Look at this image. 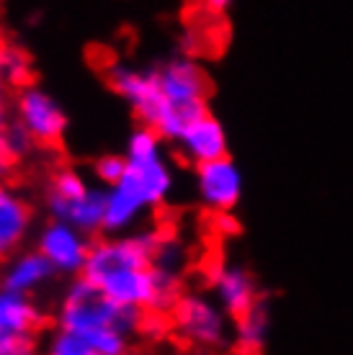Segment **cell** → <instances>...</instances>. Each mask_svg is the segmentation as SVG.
Wrapping results in <instances>:
<instances>
[{
	"instance_id": "ac0fdd59",
	"label": "cell",
	"mask_w": 353,
	"mask_h": 355,
	"mask_svg": "<svg viewBox=\"0 0 353 355\" xmlns=\"http://www.w3.org/2000/svg\"><path fill=\"white\" fill-rule=\"evenodd\" d=\"M42 355H101V353H98L90 343H85L80 335L57 327L52 335H49V340L44 343Z\"/></svg>"
},
{
	"instance_id": "5bb4252c",
	"label": "cell",
	"mask_w": 353,
	"mask_h": 355,
	"mask_svg": "<svg viewBox=\"0 0 353 355\" xmlns=\"http://www.w3.org/2000/svg\"><path fill=\"white\" fill-rule=\"evenodd\" d=\"M271 332V309L268 304L261 302L232 320V350L235 355H263L265 343Z\"/></svg>"
},
{
	"instance_id": "d6986e66",
	"label": "cell",
	"mask_w": 353,
	"mask_h": 355,
	"mask_svg": "<svg viewBox=\"0 0 353 355\" xmlns=\"http://www.w3.org/2000/svg\"><path fill=\"white\" fill-rule=\"evenodd\" d=\"M126 173V157H119V155H106L96 162V175L101 183H106L108 188L116 186L119 180Z\"/></svg>"
},
{
	"instance_id": "8992f818",
	"label": "cell",
	"mask_w": 353,
	"mask_h": 355,
	"mask_svg": "<svg viewBox=\"0 0 353 355\" xmlns=\"http://www.w3.org/2000/svg\"><path fill=\"white\" fill-rule=\"evenodd\" d=\"M13 111H16V121L34 137L36 144L57 147L62 142L65 129H67V119L49 93H44L36 85L18 90Z\"/></svg>"
},
{
	"instance_id": "52a82bcc",
	"label": "cell",
	"mask_w": 353,
	"mask_h": 355,
	"mask_svg": "<svg viewBox=\"0 0 353 355\" xmlns=\"http://www.w3.org/2000/svg\"><path fill=\"white\" fill-rule=\"evenodd\" d=\"M108 85L132 106L142 126H155L160 111H163V90H160L158 67L155 70H140L129 64H114L108 70Z\"/></svg>"
},
{
	"instance_id": "44dd1931",
	"label": "cell",
	"mask_w": 353,
	"mask_h": 355,
	"mask_svg": "<svg viewBox=\"0 0 353 355\" xmlns=\"http://www.w3.org/2000/svg\"><path fill=\"white\" fill-rule=\"evenodd\" d=\"M0 355H36L34 338L26 335H10L0 329Z\"/></svg>"
},
{
	"instance_id": "8fae6325",
	"label": "cell",
	"mask_w": 353,
	"mask_h": 355,
	"mask_svg": "<svg viewBox=\"0 0 353 355\" xmlns=\"http://www.w3.org/2000/svg\"><path fill=\"white\" fill-rule=\"evenodd\" d=\"M173 144L178 147L181 157L191 165H204V162L227 157V134L220 119L212 114L194 121Z\"/></svg>"
},
{
	"instance_id": "5b68a950",
	"label": "cell",
	"mask_w": 353,
	"mask_h": 355,
	"mask_svg": "<svg viewBox=\"0 0 353 355\" xmlns=\"http://www.w3.org/2000/svg\"><path fill=\"white\" fill-rule=\"evenodd\" d=\"M170 329L181 343L199 350H220L232 343V317L212 293L183 291L168 314Z\"/></svg>"
},
{
	"instance_id": "ba28073f",
	"label": "cell",
	"mask_w": 353,
	"mask_h": 355,
	"mask_svg": "<svg viewBox=\"0 0 353 355\" xmlns=\"http://www.w3.org/2000/svg\"><path fill=\"white\" fill-rule=\"evenodd\" d=\"M196 196L212 214H232L243 196V173L227 157L196 165Z\"/></svg>"
},
{
	"instance_id": "e0dca14e",
	"label": "cell",
	"mask_w": 353,
	"mask_h": 355,
	"mask_svg": "<svg viewBox=\"0 0 353 355\" xmlns=\"http://www.w3.org/2000/svg\"><path fill=\"white\" fill-rule=\"evenodd\" d=\"M90 188L85 183V178L80 175L78 170L70 168V165H60V168L52 170L49 175V191H47V209L49 214H54L62 206L72 204L75 198L85 196Z\"/></svg>"
},
{
	"instance_id": "d4e9b609",
	"label": "cell",
	"mask_w": 353,
	"mask_h": 355,
	"mask_svg": "<svg viewBox=\"0 0 353 355\" xmlns=\"http://www.w3.org/2000/svg\"><path fill=\"white\" fill-rule=\"evenodd\" d=\"M181 355H217L214 350H199V347H188L186 353H181Z\"/></svg>"
},
{
	"instance_id": "30bf717a",
	"label": "cell",
	"mask_w": 353,
	"mask_h": 355,
	"mask_svg": "<svg viewBox=\"0 0 353 355\" xmlns=\"http://www.w3.org/2000/svg\"><path fill=\"white\" fill-rule=\"evenodd\" d=\"M209 288L222 309L230 314L232 320L245 314L261 302V288H258L256 275L238 263H217L209 273Z\"/></svg>"
},
{
	"instance_id": "9a60e30c",
	"label": "cell",
	"mask_w": 353,
	"mask_h": 355,
	"mask_svg": "<svg viewBox=\"0 0 353 355\" xmlns=\"http://www.w3.org/2000/svg\"><path fill=\"white\" fill-rule=\"evenodd\" d=\"M44 311L39 309L26 293L8 291L0 286V329L10 335H26L34 338L44 327Z\"/></svg>"
},
{
	"instance_id": "277c9868",
	"label": "cell",
	"mask_w": 353,
	"mask_h": 355,
	"mask_svg": "<svg viewBox=\"0 0 353 355\" xmlns=\"http://www.w3.org/2000/svg\"><path fill=\"white\" fill-rule=\"evenodd\" d=\"M163 137L150 126H140L126 144V173L119 180L145 209L160 206L173 191V170L168 165Z\"/></svg>"
},
{
	"instance_id": "7402d4cb",
	"label": "cell",
	"mask_w": 353,
	"mask_h": 355,
	"mask_svg": "<svg viewBox=\"0 0 353 355\" xmlns=\"http://www.w3.org/2000/svg\"><path fill=\"white\" fill-rule=\"evenodd\" d=\"M18 162H21V157H18L16 152L6 144V139L0 137V183H8V178L16 173Z\"/></svg>"
},
{
	"instance_id": "3957f363",
	"label": "cell",
	"mask_w": 353,
	"mask_h": 355,
	"mask_svg": "<svg viewBox=\"0 0 353 355\" xmlns=\"http://www.w3.org/2000/svg\"><path fill=\"white\" fill-rule=\"evenodd\" d=\"M160 90H163V111L155 121V132L165 142H176L188 126L209 114V80L194 60L176 57L158 67Z\"/></svg>"
},
{
	"instance_id": "cb8c5ba5",
	"label": "cell",
	"mask_w": 353,
	"mask_h": 355,
	"mask_svg": "<svg viewBox=\"0 0 353 355\" xmlns=\"http://www.w3.org/2000/svg\"><path fill=\"white\" fill-rule=\"evenodd\" d=\"M202 3H204V8L209 10L212 16H224L232 6V0H202Z\"/></svg>"
},
{
	"instance_id": "7a4b0ae2",
	"label": "cell",
	"mask_w": 353,
	"mask_h": 355,
	"mask_svg": "<svg viewBox=\"0 0 353 355\" xmlns=\"http://www.w3.org/2000/svg\"><path fill=\"white\" fill-rule=\"evenodd\" d=\"M147 311L122 306L98 286L75 278L57 311V327L75 332L101 355H129V340L142 332Z\"/></svg>"
},
{
	"instance_id": "ffe728a7",
	"label": "cell",
	"mask_w": 353,
	"mask_h": 355,
	"mask_svg": "<svg viewBox=\"0 0 353 355\" xmlns=\"http://www.w3.org/2000/svg\"><path fill=\"white\" fill-rule=\"evenodd\" d=\"M3 139H6V144H8L10 150L16 152V155L21 157V160H24L26 155H31V150L36 147L34 137H31V134H28L26 129H24V126L18 124L16 119H13V121H10V126L6 129V134H3Z\"/></svg>"
},
{
	"instance_id": "4fadbf2b",
	"label": "cell",
	"mask_w": 353,
	"mask_h": 355,
	"mask_svg": "<svg viewBox=\"0 0 353 355\" xmlns=\"http://www.w3.org/2000/svg\"><path fill=\"white\" fill-rule=\"evenodd\" d=\"M52 275L54 268L49 266V260L39 250H31V252L26 250V252H18V255L8 258V263L3 268V275H0V286L8 288V291H18L28 296L44 281H49Z\"/></svg>"
},
{
	"instance_id": "603a6c76",
	"label": "cell",
	"mask_w": 353,
	"mask_h": 355,
	"mask_svg": "<svg viewBox=\"0 0 353 355\" xmlns=\"http://www.w3.org/2000/svg\"><path fill=\"white\" fill-rule=\"evenodd\" d=\"M10 106H8V96H6V90L0 88V137L6 134V129L10 126Z\"/></svg>"
},
{
	"instance_id": "9c48e42d",
	"label": "cell",
	"mask_w": 353,
	"mask_h": 355,
	"mask_svg": "<svg viewBox=\"0 0 353 355\" xmlns=\"http://www.w3.org/2000/svg\"><path fill=\"white\" fill-rule=\"evenodd\" d=\"M90 245L85 232L75 230L72 224L65 222H54L47 224L42 234H39V242H36V250L49 260V266L54 268V273H65V275H83V268H85V260H88Z\"/></svg>"
},
{
	"instance_id": "6da1fadb",
	"label": "cell",
	"mask_w": 353,
	"mask_h": 355,
	"mask_svg": "<svg viewBox=\"0 0 353 355\" xmlns=\"http://www.w3.org/2000/svg\"><path fill=\"white\" fill-rule=\"evenodd\" d=\"M165 232L140 230L111 234L90 245L83 278L98 286L108 299L150 314H170L181 299V275L155 266V252Z\"/></svg>"
},
{
	"instance_id": "2e32d148",
	"label": "cell",
	"mask_w": 353,
	"mask_h": 355,
	"mask_svg": "<svg viewBox=\"0 0 353 355\" xmlns=\"http://www.w3.org/2000/svg\"><path fill=\"white\" fill-rule=\"evenodd\" d=\"M31 78H34L31 57L18 44L0 39V88L24 90L31 85Z\"/></svg>"
},
{
	"instance_id": "7c38bea8",
	"label": "cell",
	"mask_w": 353,
	"mask_h": 355,
	"mask_svg": "<svg viewBox=\"0 0 353 355\" xmlns=\"http://www.w3.org/2000/svg\"><path fill=\"white\" fill-rule=\"evenodd\" d=\"M31 206L10 183H0V258L13 255L31 230Z\"/></svg>"
}]
</instances>
